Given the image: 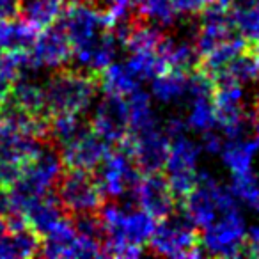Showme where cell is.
I'll return each mask as SVG.
<instances>
[{
	"instance_id": "2e32d148",
	"label": "cell",
	"mask_w": 259,
	"mask_h": 259,
	"mask_svg": "<svg viewBox=\"0 0 259 259\" xmlns=\"http://www.w3.org/2000/svg\"><path fill=\"white\" fill-rule=\"evenodd\" d=\"M62 0H20L18 16L37 32L61 18Z\"/></svg>"
},
{
	"instance_id": "7c38bea8",
	"label": "cell",
	"mask_w": 259,
	"mask_h": 259,
	"mask_svg": "<svg viewBox=\"0 0 259 259\" xmlns=\"http://www.w3.org/2000/svg\"><path fill=\"white\" fill-rule=\"evenodd\" d=\"M112 144L107 142L103 137L91 130H83L82 134L76 135L73 141L59 148L62 165L71 167V169H85V170H96L101 160L105 158L110 151Z\"/></svg>"
},
{
	"instance_id": "ac0fdd59",
	"label": "cell",
	"mask_w": 259,
	"mask_h": 259,
	"mask_svg": "<svg viewBox=\"0 0 259 259\" xmlns=\"http://www.w3.org/2000/svg\"><path fill=\"white\" fill-rule=\"evenodd\" d=\"M37 30L32 29L20 16L0 20V50L2 52H27L30 50Z\"/></svg>"
},
{
	"instance_id": "cb8c5ba5",
	"label": "cell",
	"mask_w": 259,
	"mask_h": 259,
	"mask_svg": "<svg viewBox=\"0 0 259 259\" xmlns=\"http://www.w3.org/2000/svg\"><path fill=\"white\" fill-rule=\"evenodd\" d=\"M231 192L238 201L250 206L254 211L259 213V178L254 172H245L233 176Z\"/></svg>"
},
{
	"instance_id": "44dd1931",
	"label": "cell",
	"mask_w": 259,
	"mask_h": 259,
	"mask_svg": "<svg viewBox=\"0 0 259 259\" xmlns=\"http://www.w3.org/2000/svg\"><path fill=\"white\" fill-rule=\"evenodd\" d=\"M188 117L187 126L190 130H195L199 134L208 132L217 126V112L213 105L211 94H197V96L188 98Z\"/></svg>"
},
{
	"instance_id": "603a6c76",
	"label": "cell",
	"mask_w": 259,
	"mask_h": 259,
	"mask_svg": "<svg viewBox=\"0 0 259 259\" xmlns=\"http://www.w3.org/2000/svg\"><path fill=\"white\" fill-rule=\"evenodd\" d=\"M139 80H153L156 75L167 71L165 64L162 62L156 50L151 52H130L128 61L124 62Z\"/></svg>"
},
{
	"instance_id": "e0dca14e",
	"label": "cell",
	"mask_w": 259,
	"mask_h": 259,
	"mask_svg": "<svg viewBox=\"0 0 259 259\" xmlns=\"http://www.w3.org/2000/svg\"><path fill=\"white\" fill-rule=\"evenodd\" d=\"M100 89L107 94H117V96H128L141 87V80L130 71V68L121 62H110L107 68L98 73Z\"/></svg>"
},
{
	"instance_id": "d4e9b609",
	"label": "cell",
	"mask_w": 259,
	"mask_h": 259,
	"mask_svg": "<svg viewBox=\"0 0 259 259\" xmlns=\"http://www.w3.org/2000/svg\"><path fill=\"white\" fill-rule=\"evenodd\" d=\"M176 9L178 15H185V16H194L199 15L206 6H209L213 0H170Z\"/></svg>"
},
{
	"instance_id": "5b68a950",
	"label": "cell",
	"mask_w": 259,
	"mask_h": 259,
	"mask_svg": "<svg viewBox=\"0 0 259 259\" xmlns=\"http://www.w3.org/2000/svg\"><path fill=\"white\" fill-rule=\"evenodd\" d=\"M245 219L240 208L229 209L219 215V219L202 229L201 247L204 254L215 257H238L243 252Z\"/></svg>"
},
{
	"instance_id": "7402d4cb",
	"label": "cell",
	"mask_w": 259,
	"mask_h": 259,
	"mask_svg": "<svg viewBox=\"0 0 259 259\" xmlns=\"http://www.w3.org/2000/svg\"><path fill=\"white\" fill-rule=\"evenodd\" d=\"M139 16L149 23H155L160 29L170 27L176 20V9L170 0H134Z\"/></svg>"
},
{
	"instance_id": "7a4b0ae2",
	"label": "cell",
	"mask_w": 259,
	"mask_h": 259,
	"mask_svg": "<svg viewBox=\"0 0 259 259\" xmlns=\"http://www.w3.org/2000/svg\"><path fill=\"white\" fill-rule=\"evenodd\" d=\"M153 254L165 257H202L201 234L195 224L188 219L183 208H176L169 217L156 220L153 234L148 240Z\"/></svg>"
},
{
	"instance_id": "4316f807",
	"label": "cell",
	"mask_w": 259,
	"mask_h": 259,
	"mask_svg": "<svg viewBox=\"0 0 259 259\" xmlns=\"http://www.w3.org/2000/svg\"><path fill=\"white\" fill-rule=\"evenodd\" d=\"M224 135L215 134L213 130H208V132H202V146L201 149H206L209 153H220L224 146Z\"/></svg>"
},
{
	"instance_id": "4fadbf2b",
	"label": "cell",
	"mask_w": 259,
	"mask_h": 259,
	"mask_svg": "<svg viewBox=\"0 0 259 259\" xmlns=\"http://www.w3.org/2000/svg\"><path fill=\"white\" fill-rule=\"evenodd\" d=\"M156 54L160 55L162 62L165 64L167 71L176 69V71H187L197 68V52L194 43H188L185 39H174V37H162V41L156 47Z\"/></svg>"
},
{
	"instance_id": "30bf717a",
	"label": "cell",
	"mask_w": 259,
	"mask_h": 259,
	"mask_svg": "<svg viewBox=\"0 0 259 259\" xmlns=\"http://www.w3.org/2000/svg\"><path fill=\"white\" fill-rule=\"evenodd\" d=\"M29 55L34 68L59 69L66 68L71 62L73 48L64 27L59 20L36 34Z\"/></svg>"
},
{
	"instance_id": "8992f818",
	"label": "cell",
	"mask_w": 259,
	"mask_h": 259,
	"mask_svg": "<svg viewBox=\"0 0 259 259\" xmlns=\"http://www.w3.org/2000/svg\"><path fill=\"white\" fill-rule=\"evenodd\" d=\"M115 146L122 148L132 156L134 163L142 174L158 172V170H163V165H165L170 137L167 135L165 128H162L160 124L155 128L128 134Z\"/></svg>"
},
{
	"instance_id": "83f0119b",
	"label": "cell",
	"mask_w": 259,
	"mask_h": 259,
	"mask_svg": "<svg viewBox=\"0 0 259 259\" xmlns=\"http://www.w3.org/2000/svg\"><path fill=\"white\" fill-rule=\"evenodd\" d=\"M20 13V0H0V20L16 18Z\"/></svg>"
},
{
	"instance_id": "484cf974",
	"label": "cell",
	"mask_w": 259,
	"mask_h": 259,
	"mask_svg": "<svg viewBox=\"0 0 259 259\" xmlns=\"http://www.w3.org/2000/svg\"><path fill=\"white\" fill-rule=\"evenodd\" d=\"M241 255L247 257H259V226H252L245 231L243 238V252Z\"/></svg>"
},
{
	"instance_id": "6da1fadb",
	"label": "cell",
	"mask_w": 259,
	"mask_h": 259,
	"mask_svg": "<svg viewBox=\"0 0 259 259\" xmlns=\"http://www.w3.org/2000/svg\"><path fill=\"white\" fill-rule=\"evenodd\" d=\"M48 115L83 114L100 91L96 73L59 68L43 85Z\"/></svg>"
},
{
	"instance_id": "9c48e42d",
	"label": "cell",
	"mask_w": 259,
	"mask_h": 259,
	"mask_svg": "<svg viewBox=\"0 0 259 259\" xmlns=\"http://www.w3.org/2000/svg\"><path fill=\"white\" fill-rule=\"evenodd\" d=\"M132 197L139 208L144 209L155 220L165 219L178 208V199L174 197L169 181L162 170L142 174L132 192Z\"/></svg>"
},
{
	"instance_id": "ffe728a7",
	"label": "cell",
	"mask_w": 259,
	"mask_h": 259,
	"mask_svg": "<svg viewBox=\"0 0 259 259\" xmlns=\"http://www.w3.org/2000/svg\"><path fill=\"white\" fill-rule=\"evenodd\" d=\"M188 89V73L169 69L153 78V98L160 103H172L181 98H187Z\"/></svg>"
},
{
	"instance_id": "d6986e66",
	"label": "cell",
	"mask_w": 259,
	"mask_h": 259,
	"mask_svg": "<svg viewBox=\"0 0 259 259\" xmlns=\"http://www.w3.org/2000/svg\"><path fill=\"white\" fill-rule=\"evenodd\" d=\"M128 101V121L130 130L128 134H135V132H142V130H149L160 126V117L156 115L155 108L151 105V96L139 87L132 94L126 96Z\"/></svg>"
},
{
	"instance_id": "3957f363",
	"label": "cell",
	"mask_w": 259,
	"mask_h": 259,
	"mask_svg": "<svg viewBox=\"0 0 259 259\" xmlns=\"http://www.w3.org/2000/svg\"><path fill=\"white\" fill-rule=\"evenodd\" d=\"M55 195L68 217L80 213H96L105 195L94 170L66 167L55 183Z\"/></svg>"
},
{
	"instance_id": "277c9868",
	"label": "cell",
	"mask_w": 259,
	"mask_h": 259,
	"mask_svg": "<svg viewBox=\"0 0 259 259\" xmlns=\"http://www.w3.org/2000/svg\"><path fill=\"white\" fill-rule=\"evenodd\" d=\"M199 153H201V146L187 137V134L170 137L169 155L162 172L165 174L170 190L178 201H183L197 185Z\"/></svg>"
},
{
	"instance_id": "5bb4252c",
	"label": "cell",
	"mask_w": 259,
	"mask_h": 259,
	"mask_svg": "<svg viewBox=\"0 0 259 259\" xmlns=\"http://www.w3.org/2000/svg\"><path fill=\"white\" fill-rule=\"evenodd\" d=\"M259 151V141L257 139H226L224 146L220 149L226 167L231 170L233 176L245 174L252 170V160L255 153Z\"/></svg>"
},
{
	"instance_id": "52a82bcc",
	"label": "cell",
	"mask_w": 259,
	"mask_h": 259,
	"mask_svg": "<svg viewBox=\"0 0 259 259\" xmlns=\"http://www.w3.org/2000/svg\"><path fill=\"white\" fill-rule=\"evenodd\" d=\"M142 172L137 169L132 156L119 146H112L98 165V183L105 197L121 199L132 195Z\"/></svg>"
},
{
	"instance_id": "8fae6325",
	"label": "cell",
	"mask_w": 259,
	"mask_h": 259,
	"mask_svg": "<svg viewBox=\"0 0 259 259\" xmlns=\"http://www.w3.org/2000/svg\"><path fill=\"white\" fill-rule=\"evenodd\" d=\"M89 126L112 146L119 144L128 135L130 130L126 98L105 93V96L96 105V110L91 117Z\"/></svg>"
},
{
	"instance_id": "9a60e30c",
	"label": "cell",
	"mask_w": 259,
	"mask_h": 259,
	"mask_svg": "<svg viewBox=\"0 0 259 259\" xmlns=\"http://www.w3.org/2000/svg\"><path fill=\"white\" fill-rule=\"evenodd\" d=\"M20 108H23L29 114L36 117H50L47 110V100H45V89L37 82L30 78H25L23 75L16 76L15 85H11V91L8 94Z\"/></svg>"
},
{
	"instance_id": "ba28073f",
	"label": "cell",
	"mask_w": 259,
	"mask_h": 259,
	"mask_svg": "<svg viewBox=\"0 0 259 259\" xmlns=\"http://www.w3.org/2000/svg\"><path fill=\"white\" fill-rule=\"evenodd\" d=\"M59 22L62 23L66 34H68L73 50L87 47L103 30L110 29L107 16L100 8L76 2V0H71L66 8H62Z\"/></svg>"
},
{
	"instance_id": "f1b7e54d",
	"label": "cell",
	"mask_w": 259,
	"mask_h": 259,
	"mask_svg": "<svg viewBox=\"0 0 259 259\" xmlns=\"http://www.w3.org/2000/svg\"><path fill=\"white\" fill-rule=\"evenodd\" d=\"M76 2H83V4H91V6H96V8H101L107 0H76Z\"/></svg>"
},
{
	"instance_id": "f546056e",
	"label": "cell",
	"mask_w": 259,
	"mask_h": 259,
	"mask_svg": "<svg viewBox=\"0 0 259 259\" xmlns=\"http://www.w3.org/2000/svg\"><path fill=\"white\" fill-rule=\"evenodd\" d=\"M2 59H4V52L0 50V64H2Z\"/></svg>"
}]
</instances>
